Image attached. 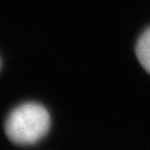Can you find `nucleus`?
I'll return each instance as SVG.
<instances>
[{
  "instance_id": "obj_1",
  "label": "nucleus",
  "mask_w": 150,
  "mask_h": 150,
  "mask_svg": "<svg viewBox=\"0 0 150 150\" xmlns=\"http://www.w3.org/2000/svg\"><path fill=\"white\" fill-rule=\"evenodd\" d=\"M50 128L49 112L35 102L23 103L11 112L6 118L4 130L14 144L33 145L42 140Z\"/></svg>"
},
{
  "instance_id": "obj_2",
  "label": "nucleus",
  "mask_w": 150,
  "mask_h": 150,
  "mask_svg": "<svg viewBox=\"0 0 150 150\" xmlns=\"http://www.w3.org/2000/svg\"><path fill=\"white\" fill-rule=\"evenodd\" d=\"M136 53L142 67L150 73V27L142 33L138 40Z\"/></svg>"
},
{
  "instance_id": "obj_3",
  "label": "nucleus",
  "mask_w": 150,
  "mask_h": 150,
  "mask_svg": "<svg viewBox=\"0 0 150 150\" xmlns=\"http://www.w3.org/2000/svg\"><path fill=\"white\" fill-rule=\"evenodd\" d=\"M0 69H1V59H0Z\"/></svg>"
}]
</instances>
